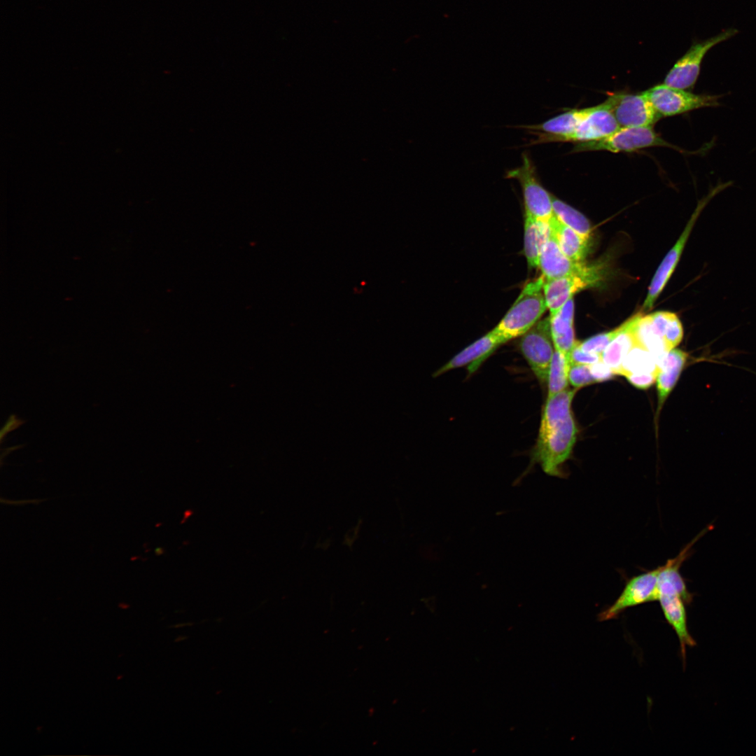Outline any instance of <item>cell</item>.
Wrapping results in <instances>:
<instances>
[{
  "instance_id": "4",
  "label": "cell",
  "mask_w": 756,
  "mask_h": 756,
  "mask_svg": "<svg viewBox=\"0 0 756 756\" xmlns=\"http://www.w3.org/2000/svg\"><path fill=\"white\" fill-rule=\"evenodd\" d=\"M732 184V181L718 183L716 186L712 188L708 193L699 201L694 211L688 220L682 234L657 268L649 286L647 297L644 301L643 306V311H648L652 309L654 302L667 284L678 265L693 227L704 207L716 195Z\"/></svg>"
},
{
  "instance_id": "2",
  "label": "cell",
  "mask_w": 756,
  "mask_h": 756,
  "mask_svg": "<svg viewBox=\"0 0 756 756\" xmlns=\"http://www.w3.org/2000/svg\"><path fill=\"white\" fill-rule=\"evenodd\" d=\"M543 283L542 275L527 282L514 304L495 327L509 340L525 334L547 309Z\"/></svg>"
},
{
  "instance_id": "18",
  "label": "cell",
  "mask_w": 756,
  "mask_h": 756,
  "mask_svg": "<svg viewBox=\"0 0 756 756\" xmlns=\"http://www.w3.org/2000/svg\"><path fill=\"white\" fill-rule=\"evenodd\" d=\"M574 302L573 298L550 317V329L554 349L568 357L575 342L573 329Z\"/></svg>"
},
{
  "instance_id": "29",
  "label": "cell",
  "mask_w": 756,
  "mask_h": 756,
  "mask_svg": "<svg viewBox=\"0 0 756 756\" xmlns=\"http://www.w3.org/2000/svg\"><path fill=\"white\" fill-rule=\"evenodd\" d=\"M628 381L635 387L640 389H646L650 387L656 381L657 374H630L625 376Z\"/></svg>"
},
{
  "instance_id": "6",
  "label": "cell",
  "mask_w": 756,
  "mask_h": 756,
  "mask_svg": "<svg viewBox=\"0 0 756 756\" xmlns=\"http://www.w3.org/2000/svg\"><path fill=\"white\" fill-rule=\"evenodd\" d=\"M505 178L518 181L522 189L525 215L549 221L554 215L552 195L540 183L536 167L526 153L522 154V164L509 170Z\"/></svg>"
},
{
  "instance_id": "7",
  "label": "cell",
  "mask_w": 756,
  "mask_h": 756,
  "mask_svg": "<svg viewBox=\"0 0 756 756\" xmlns=\"http://www.w3.org/2000/svg\"><path fill=\"white\" fill-rule=\"evenodd\" d=\"M652 127H620L610 135L588 142L578 143L573 152L606 150L632 152L652 146H669Z\"/></svg>"
},
{
  "instance_id": "22",
  "label": "cell",
  "mask_w": 756,
  "mask_h": 756,
  "mask_svg": "<svg viewBox=\"0 0 756 756\" xmlns=\"http://www.w3.org/2000/svg\"><path fill=\"white\" fill-rule=\"evenodd\" d=\"M659 370L653 355L640 345H635L624 358L619 375L655 373Z\"/></svg>"
},
{
  "instance_id": "3",
  "label": "cell",
  "mask_w": 756,
  "mask_h": 756,
  "mask_svg": "<svg viewBox=\"0 0 756 756\" xmlns=\"http://www.w3.org/2000/svg\"><path fill=\"white\" fill-rule=\"evenodd\" d=\"M738 31L729 28L705 40H693L690 48L678 59L666 76L664 83L668 86L690 90L694 88L701 71L703 59L715 46L729 40Z\"/></svg>"
},
{
  "instance_id": "30",
  "label": "cell",
  "mask_w": 756,
  "mask_h": 756,
  "mask_svg": "<svg viewBox=\"0 0 756 756\" xmlns=\"http://www.w3.org/2000/svg\"><path fill=\"white\" fill-rule=\"evenodd\" d=\"M25 422H26V421H23L22 419L18 418V416L15 414H10V416L8 417L7 421L6 422V424H4V426H3V428L1 430V432H0V441H1V443L3 442V440H4V437L6 435H7L9 433H10V432L16 430L17 428H18L20 426H21L22 424H24Z\"/></svg>"
},
{
  "instance_id": "13",
  "label": "cell",
  "mask_w": 756,
  "mask_h": 756,
  "mask_svg": "<svg viewBox=\"0 0 756 756\" xmlns=\"http://www.w3.org/2000/svg\"><path fill=\"white\" fill-rule=\"evenodd\" d=\"M603 280L600 276H568L545 279L543 293L550 315L556 314L573 295L585 288L598 286Z\"/></svg>"
},
{
  "instance_id": "19",
  "label": "cell",
  "mask_w": 756,
  "mask_h": 756,
  "mask_svg": "<svg viewBox=\"0 0 756 756\" xmlns=\"http://www.w3.org/2000/svg\"><path fill=\"white\" fill-rule=\"evenodd\" d=\"M549 223L562 252L574 261L584 262L589 249V238L561 223L555 215Z\"/></svg>"
},
{
  "instance_id": "12",
  "label": "cell",
  "mask_w": 756,
  "mask_h": 756,
  "mask_svg": "<svg viewBox=\"0 0 756 756\" xmlns=\"http://www.w3.org/2000/svg\"><path fill=\"white\" fill-rule=\"evenodd\" d=\"M508 340L494 328L454 356L436 372L435 375L463 366H468L469 374H472L498 346Z\"/></svg>"
},
{
  "instance_id": "5",
  "label": "cell",
  "mask_w": 756,
  "mask_h": 756,
  "mask_svg": "<svg viewBox=\"0 0 756 756\" xmlns=\"http://www.w3.org/2000/svg\"><path fill=\"white\" fill-rule=\"evenodd\" d=\"M661 117L672 116L702 108L718 107L722 94H694L659 84L643 92Z\"/></svg>"
},
{
  "instance_id": "14",
  "label": "cell",
  "mask_w": 756,
  "mask_h": 756,
  "mask_svg": "<svg viewBox=\"0 0 756 756\" xmlns=\"http://www.w3.org/2000/svg\"><path fill=\"white\" fill-rule=\"evenodd\" d=\"M620 127L607 106L587 108V111L568 141L583 143L604 138ZM567 141V142H568Z\"/></svg>"
},
{
  "instance_id": "11",
  "label": "cell",
  "mask_w": 756,
  "mask_h": 756,
  "mask_svg": "<svg viewBox=\"0 0 756 756\" xmlns=\"http://www.w3.org/2000/svg\"><path fill=\"white\" fill-rule=\"evenodd\" d=\"M620 127H652L660 118L644 92L615 93L603 102Z\"/></svg>"
},
{
  "instance_id": "9",
  "label": "cell",
  "mask_w": 756,
  "mask_h": 756,
  "mask_svg": "<svg viewBox=\"0 0 756 756\" xmlns=\"http://www.w3.org/2000/svg\"><path fill=\"white\" fill-rule=\"evenodd\" d=\"M550 317L540 319L522 336L519 348L531 370L541 382H547L554 354Z\"/></svg>"
},
{
  "instance_id": "28",
  "label": "cell",
  "mask_w": 756,
  "mask_h": 756,
  "mask_svg": "<svg viewBox=\"0 0 756 756\" xmlns=\"http://www.w3.org/2000/svg\"><path fill=\"white\" fill-rule=\"evenodd\" d=\"M591 374L595 382H604L615 375L610 368L601 359L589 366Z\"/></svg>"
},
{
  "instance_id": "23",
  "label": "cell",
  "mask_w": 756,
  "mask_h": 756,
  "mask_svg": "<svg viewBox=\"0 0 756 756\" xmlns=\"http://www.w3.org/2000/svg\"><path fill=\"white\" fill-rule=\"evenodd\" d=\"M552 205L555 216L582 236L589 238L592 232L587 218L573 207L552 195Z\"/></svg>"
},
{
  "instance_id": "17",
  "label": "cell",
  "mask_w": 756,
  "mask_h": 756,
  "mask_svg": "<svg viewBox=\"0 0 756 756\" xmlns=\"http://www.w3.org/2000/svg\"><path fill=\"white\" fill-rule=\"evenodd\" d=\"M688 358L687 352L673 349L659 363L656 378L659 410L676 386Z\"/></svg>"
},
{
  "instance_id": "1",
  "label": "cell",
  "mask_w": 756,
  "mask_h": 756,
  "mask_svg": "<svg viewBox=\"0 0 756 756\" xmlns=\"http://www.w3.org/2000/svg\"><path fill=\"white\" fill-rule=\"evenodd\" d=\"M577 390L566 388L547 397L532 460L550 476H565L562 466L570 457L578 428L571 405Z\"/></svg>"
},
{
  "instance_id": "25",
  "label": "cell",
  "mask_w": 756,
  "mask_h": 756,
  "mask_svg": "<svg viewBox=\"0 0 756 756\" xmlns=\"http://www.w3.org/2000/svg\"><path fill=\"white\" fill-rule=\"evenodd\" d=\"M620 330V326L611 331L594 335L582 342H580V347L584 352L601 356L605 349L617 335Z\"/></svg>"
},
{
  "instance_id": "8",
  "label": "cell",
  "mask_w": 756,
  "mask_h": 756,
  "mask_svg": "<svg viewBox=\"0 0 756 756\" xmlns=\"http://www.w3.org/2000/svg\"><path fill=\"white\" fill-rule=\"evenodd\" d=\"M538 267L545 279L568 276L603 277L605 274L604 267L600 263L587 264L567 257L560 248L552 229L550 236L542 248Z\"/></svg>"
},
{
  "instance_id": "24",
  "label": "cell",
  "mask_w": 756,
  "mask_h": 756,
  "mask_svg": "<svg viewBox=\"0 0 756 756\" xmlns=\"http://www.w3.org/2000/svg\"><path fill=\"white\" fill-rule=\"evenodd\" d=\"M570 361L567 356L554 349L550 363L548 377V396H552L566 389L568 384Z\"/></svg>"
},
{
  "instance_id": "20",
  "label": "cell",
  "mask_w": 756,
  "mask_h": 756,
  "mask_svg": "<svg viewBox=\"0 0 756 756\" xmlns=\"http://www.w3.org/2000/svg\"><path fill=\"white\" fill-rule=\"evenodd\" d=\"M550 234L549 221L525 215L524 253L530 267H538L542 248Z\"/></svg>"
},
{
  "instance_id": "16",
  "label": "cell",
  "mask_w": 756,
  "mask_h": 756,
  "mask_svg": "<svg viewBox=\"0 0 756 756\" xmlns=\"http://www.w3.org/2000/svg\"><path fill=\"white\" fill-rule=\"evenodd\" d=\"M657 601L660 603L666 621L678 636L682 657L685 662L686 647H693L696 645L687 629L685 603L682 597L676 594H660Z\"/></svg>"
},
{
  "instance_id": "26",
  "label": "cell",
  "mask_w": 756,
  "mask_h": 756,
  "mask_svg": "<svg viewBox=\"0 0 756 756\" xmlns=\"http://www.w3.org/2000/svg\"><path fill=\"white\" fill-rule=\"evenodd\" d=\"M568 381L575 388H578L595 382L588 365L573 364L570 365L568 371Z\"/></svg>"
},
{
  "instance_id": "10",
  "label": "cell",
  "mask_w": 756,
  "mask_h": 756,
  "mask_svg": "<svg viewBox=\"0 0 756 756\" xmlns=\"http://www.w3.org/2000/svg\"><path fill=\"white\" fill-rule=\"evenodd\" d=\"M660 570L661 566L629 579L615 602L598 615V620H612L627 608L657 601Z\"/></svg>"
},
{
  "instance_id": "27",
  "label": "cell",
  "mask_w": 756,
  "mask_h": 756,
  "mask_svg": "<svg viewBox=\"0 0 756 756\" xmlns=\"http://www.w3.org/2000/svg\"><path fill=\"white\" fill-rule=\"evenodd\" d=\"M601 359V356L583 351L580 342L575 341L570 354V365L573 364L590 365Z\"/></svg>"
},
{
  "instance_id": "21",
  "label": "cell",
  "mask_w": 756,
  "mask_h": 756,
  "mask_svg": "<svg viewBox=\"0 0 756 756\" xmlns=\"http://www.w3.org/2000/svg\"><path fill=\"white\" fill-rule=\"evenodd\" d=\"M648 317L653 332L664 342L668 351L680 343L683 328L676 314L661 311L649 314Z\"/></svg>"
},
{
  "instance_id": "15",
  "label": "cell",
  "mask_w": 756,
  "mask_h": 756,
  "mask_svg": "<svg viewBox=\"0 0 756 756\" xmlns=\"http://www.w3.org/2000/svg\"><path fill=\"white\" fill-rule=\"evenodd\" d=\"M638 313L620 326V330L601 354V360L610 368L615 374H619L622 362L637 344L636 327L640 318Z\"/></svg>"
}]
</instances>
